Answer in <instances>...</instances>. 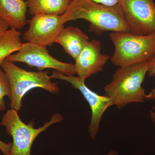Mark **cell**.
Wrapping results in <instances>:
<instances>
[{
	"instance_id": "cell-1",
	"label": "cell",
	"mask_w": 155,
	"mask_h": 155,
	"mask_svg": "<svg viewBox=\"0 0 155 155\" xmlns=\"http://www.w3.org/2000/svg\"><path fill=\"white\" fill-rule=\"evenodd\" d=\"M61 17L64 24L72 20L84 19L90 24V31L97 34L108 31H129L125 15L119 4L109 7L91 0H72Z\"/></svg>"
},
{
	"instance_id": "cell-2",
	"label": "cell",
	"mask_w": 155,
	"mask_h": 155,
	"mask_svg": "<svg viewBox=\"0 0 155 155\" xmlns=\"http://www.w3.org/2000/svg\"><path fill=\"white\" fill-rule=\"evenodd\" d=\"M150 64V61L120 67L114 72L112 81L104 87L105 95L119 109L132 103H142L146 99L142 86Z\"/></svg>"
},
{
	"instance_id": "cell-3",
	"label": "cell",
	"mask_w": 155,
	"mask_h": 155,
	"mask_svg": "<svg viewBox=\"0 0 155 155\" xmlns=\"http://www.w3.org/2000/svg\"><path fill=\"white\" fill-rule=\"evenodd\" d=\"M10 85L11 109L21 110L22 98L31 90L41 88L52 94H58L60 88L58 83L52 81L48 72L26 71L6 59L1 65Z\"/></svg>"
},
{
	"instance_id": "cell-4",
	"label": "cell",
	"mask_w": 155,
	"mask_h": 155,
	"mask_svg": "<svg viewBox=\"0 0 155 155\" xmlns=\"http://www.w3.org/2000/svg\"><path fill=\"white\" fill-rule=\"evenodd\" d=\"M110 37L115 48L110 60L117 67L135 65L155 57V33L140 35L129 31L112 32Z\"/></svg>"
},
{
	"instance_id": "cell-5",
	"label": "cell",
	"mask_w": 155,
	"mask_h": 155,
	"mask_svg": "<svg viewBox=\"0 0 155 155\" xmlns=\"http://www.w3.org/2000/svg\"><path fill=\"white\" fill-rule=\"evenodd\" d=\"M63 119L62 114L57 113L42 126L35 128L34 122L26 124L20 119L18 111L11 109L8 110L3 116L0 125L5 127L6 132L13 139L9 155H31V147L36 137L50 126L62 122Z\"/></svg>"
},
{
	"instance_id": "cell-6",
	"label": "cell",
	"mask_w": 155,
	"mask_h": 155,
	"mask_svg": "<svg viewBox=\"0 0 155 155\" xmlns=\"http://www.w3.org/2000/svg\"><path fill=\"white\" fill-rule=\"evenodd\" d=\"M6 59L13 63H25L30 67H36L41 71L52 69L65 75L75 74L74 64L61 62L54 58L48 51L46 47L28 42L22 43L17 53Z\"/></svg>"
},
{
	"instance_id": "cell-7",
	"label": "cell",
	"mask_w": 155,
	"mask_h": 155,
	"mask_svg": "<svg viewBox=\"0 0 155 155\" xmlns=\"http://www.w3.org/2000/svg\"><path fill=\"white\" fill-rule=\"evenodd\" d=\"M129 32L136 35L155 33V2L153 0H119Z\"/></svg>"
},
{
	"instance_id": "cell-8",
	"label": "cell",
	"mask_w": 155,
	"mask_h": 155,
	"mask_svg": "<svg viewBox=\"0 0 155 155\" xmlns=\"http://www.w3.org/2000/svg\"><path fill=\"white\" fill-rule=\"evenodd\" d=\"M52 78L64 81L70 83L73 87L81 93L91 110V118L88 125V133L92 140L96 138L99 131L100 124L103 115L107 110L114 106L110 99L107 96H102L93 91L85 85V82L74 75H67L54 71Z\"/></svg>"
},
{
	"instance_id": "cell-9",
	"label": "cell",
	"mask_w": 155,
	"mask_h": 155,
	"mask_svg": "<svg viewBox=\"0 0 155 155\" xmlns=\"http://www.w3.org/2000/svg\"><path fill=\"white\" fill-rule=\"evenodd\" d=\"M61 15L38 14L33 16L22 39L28 42L47 47L55 43L64 29Z\"/></svg>"
},
{
	"instance_id": "cell-10",
	"label": "cell",
	"mask_w": 155,
	"mask_h": 155,
	"mask_svg": "<svg viewBox=\"0 0 155 155\" xmlns=\"http://www.w3.org/2000/svg\"><path fill=\"white\" fill-rule=\"evenodd\" d=\"M99 40L89 41L75 58L74 64L75 73L80 80L85 82L92 75L102 71L110 57L101 52Z\"/></svg>"
},
{
	"instance_id": "cell-11",
	"label": "cell",
	"mask_w": 155,
	"mask_h": 155,
	"mask_svg": "<svg viewBox=\"0 0 155 155\" xmlns=\"http://www.w3.org/2000/svg\"><path fill=\"white\" fill-rule=\"evenodd\" d=\"M27 8L24 0H0V18L10 29H22L26 24Z\"/></svg>"
},
{
	"instance_id": "cell-12",
	"label": "cell",
	"mask_w": 155,
	"mask_h": 155,
	"mask_svg": "<svg viewBox=\"0 0 155 155\" xmlns=\"http://www.w3.org/2000/svg\"><path fill=\"white\" fill-rule=\"evenodd\" d=\"M89 41L88 37L79 28L69 26L61 31L55 43L61 45L65 52L75 60Z\"/></svg>"
},
{
	"instance_id": "cell-13",
	"label": "cell",
	"mask_w": 155,
	"mask_h": 155,
	"mask_svg": "<svg viewBox=\"0 0 155 155\" xmlns=\"http://www.w3.org/2000/svg\"><path fill=\"white\" fill-rule=\"evenodd\" d=\"M72 0H26L29 14L62 15L66 12Z\"/></svg>"
},
{
	"instance_id": "cell-14",
	"label": "cell",
	"mask_w": 155,
	"mask_h": 155,
	"mask_svg": "<svg viewBox=\"0 0 155 155\" xmlns=\"http://www.w3.org/2000/svg\"><path fill=\"white\" fill-rule=\"evenodd\" d=\"M21 35L19 31L10 28L0 38V66L9 56L20 48L22 44Z\"/></svg>"
},
{
	"instance_id": "cell-15",
	"label": "cell",
	"mask_w": 155,
	"mask_h": 155,
	"mask_svg": "<svg viewBox=\"0 0 155 155\" xmlns=\"http://www.w3.org/2000/svg\"><path fill=\"white\" fill-rule=\"evenodd\" d=\"M5 96L10 99L11 89L5 73L0 66V112L6 110L5 101L4 99Z\"/></svg>"
},
{
	"instance_id": "cell-16",
	"label": "cell",
	"mask_w": 155,
	"mask_h": 155,
	"mask_svg": "<svg viewBox=\"0 0 155 155\" xmlns=\"http://www.w3.org/2000/svg\"><path fill=\"white\" fill-rule=\"evenodd\" d=\"M147 73L150 77L155 76V57L150 60V67ZM146 98V99L155 101V87L151 90L149 93L147 94Z\"/></svg>"
},
{
	"instance_id": "cell-17",
	"label": "cell",
	"mask_w": 155,
	"mask_h": 155,
	"mask_svg": "<svg viewBox=\"0 0 155 155\" xmlns=\"http://www.w3.org/2000/svg\"><path fill=\"white\" fill-rule=\"evenodd\" d=\"M12 147V143H6L0 140V151L4 155H9Z\"/></svg>"
},
{
	"instance_id": "cell-18",
	"label": "cell",
	"mask_w": 155,
	"mask_h": 155,
	"mask_svg": "<svg viewBox=\"0 0 155 155\" xmlns=\"http://www.w3.org/2000/svg\"><path fill=\"white\" fill-rule=\"evenodd\" d=\"M91 1L104 5L113 7L119 4V0H91Z\"/></svg>"
},
{
	"instance_id": "cell-19",
	"label": "cell",
	"mask_w": 155,
	"mask_h": 155,
	"mask_svg": "<svg viewBox=\"0 0 155 155\" xmlns=\"http://www.w3.org/2000/svg\"><path fill=\"white\" fill-rule=\"evenodd\" d=\"M9 27L7 22L0 18V38L3 36L8 30Z\"/></svg>"
},
{
	"instance_id": "cell-20",
	"label": "cell",
	"mask_w": 155,
	"mask_h": 155,
	"mask_svg": "<svg viewBox=\"0 0 155 155\" xmlns=\"http://www.w3.org/2000/svg\"><path fill=\"white\" fill-rule=\"evenodd\" d=\"M150 118L155 127V105L153 106L149 111Z\"/></svg>"
},
{
	"instance_id": "cell-21",
	"label": "cell",
	"mask_w": 155,
	"mask_h": 155,
	"mask_svg": "<svg viewBox=\"0 0 155 155\" xmlns=\"http://www.w3.org/2000/svg\"><path fill=\"white\" fill-rule=\"evenodd\" d=\"M106 155H119L118 152L115 150H112Z\"/></svg>"
},
{
	"instance_id": "cell-22",
	"label": "cell",
	"mask_w": 155,
	"mask_h": 155,
	"mask_svg": "<svg viewBox=\"0 0 155 155\" xmlns=\"http://www.w3.org/2000/svg\"></svg>"
}]
</instances>
